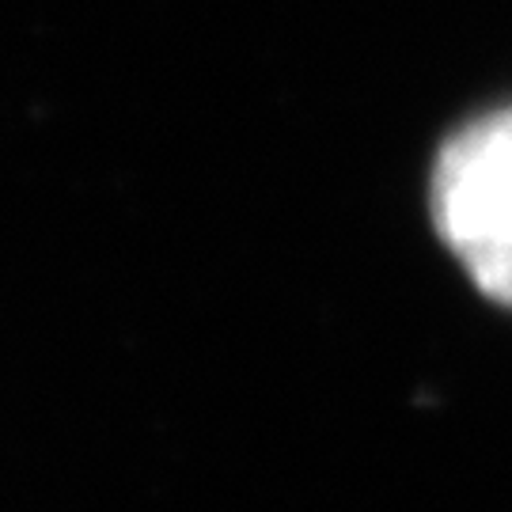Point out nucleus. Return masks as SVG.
I'll list each match as a JSON object with an SVG mask.
<instances>
[{
    "mask_svg": "<svg viewBox=\"0 0 512 512\" xmlns=\"http://www.w3.org/2000/svg\"><path fill=\"white\" fill-rule=\"evenodd\" d=\"M429 202L471 281L512 308V107L486 110L444 141Z\"/></svg>",
    "mask_w": 512,
    "mask_h": 512,
    "instance_id": "1",
    "label": "nucleus"
}]
</instances>
